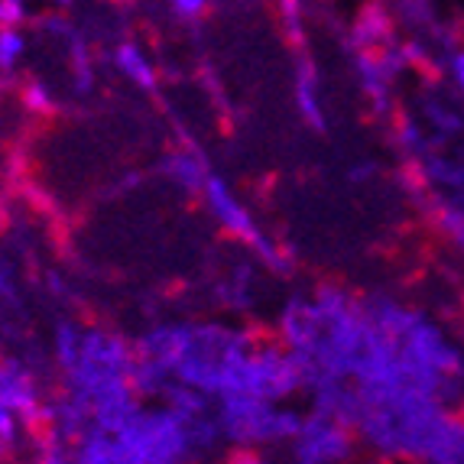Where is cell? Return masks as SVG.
Here are the masks:
<instances>
[{"label": "cell", "mask_w": 464, "mask_h": 464, "mask_svg": "<svg viewBox=\"0 0 464 464\" xmlns=\"http://www.w3.org/2000/svg\"><path fill=\"white\" fill-rule=\"evenodd\" d=\"M208 201H211V211H215L221 221H225L227 231L240 234V237H256V227L250 225L247 211L240 208V201L234 198L231 192L225 188V182H218V179H208Z\"/></svg>", "instance_id": "6da1fadb"}, {"label": "cell", "mask_w": 464, "mask_h": 464, "mask_svg": "<svg viewBox=\"0 0 464 464\" xmlns=\"http://www.w3.org/2000/svg\"><path fill=\"white\" fill-rule=\"evenodd\" d=\"M117 65H121V69H124L140 88H153L156 72H153V65H150V59L140 53L137 46H121V53H117Z\"/></svg>", "instance_id": "7a4b0ae2"}, {"label": "cell", "mask_w": 464, "mask_h": 464, "mask_svg": "<svg viewBox=\"0 0 464 464\" xmlns=\"http://www.w3.org/2000/svg\"><path fill=\"white\" fill-rule=\"evenodd\" d=\"M24 49H26L24 36H20L14 26H0V65H4V69H10V65L20 59Z\"/></svg>", "instance_id": "3957f363"}, {"label": "cell", "mask_w": 464, "mask_h": 464, "mask_svg": "<svg viewBox=\"0 0 464 464\" xmlns=\"http://www.w3.org/2000/svg\"><path fill=\"white\" fill-rule=\"evenodd\" d=\"M299 104H302V111H305V117L322 127V108H318V98H315V82H312L305 72H302V78H299Z\"/></svg>", "instance_id": "277c9868"}, {"label": "cell", "mask_w": 464, "mask_h": 464, "mask_svg": "<svg viewBox=\"0 0 464 464\" xmlns=\"http://www.w3.org/2000/svg\"><path fill=\"white\" fill-rule=\"evenodd\" d=\"M20 16H24V7H20V0H0V26L20 24Z\"/></svg>", "instance_id": "5b68a950"}, {"label": "cell", "mask_w": 464, "mask_h": 464, "mask_svg": "<svg viewBox=\"0 0 464 464\" xmlns=\"http://www.w3.org/2000/svg\"><path fill=\"white\" fill-rule=\"evenodd\" d=\"M172 7H176L179 14L195 16V14H201V10L208 7V0H172Z\"/></svg>", "instance_id": "8992f818"}, {"label": "cell", "mask_w": 464, "mask_h": 464, "mask_svg": "<svg viewBox=\"0 0 464 464\" xmlns=\"http://www.w3.org/2000/svg\"><path fill=\"white\" fill-rule=\"evenodd\" d=\"M451 72H455V82L461 85V92H464V53H458L455 59H451Z\"/></svg>", "instance_id": "52a82bcc"}, {"label": "cell", "mask_w": 464, "mask_h": 464, "mask_svg": "<svg viewBox=\"0 0 464 464\" xmlns=\"http://www.w3.org/2000/svg\"><path fill=\"white\" fill-rule=\"evenodd\" d=\"M30 101H33V104H39V108H49V98L39 92V88H33V92H30Z\"/></svg>", "instance_id": "ba28073f"}, {"label": "cell", "mask_w": 464, "mask_h": 464, "mask_svg": "<svg viewBox=\"0 0 464 464\" xmlns=\"http://www.w3.org/2000/svg\"><path fill=\"white\" fill-rule=\"evenodd\" d=\"M49 4H55V7H69L72 0H49Z\"/></svg>", "instance_id": "9c48e42d"}]
</instances>
